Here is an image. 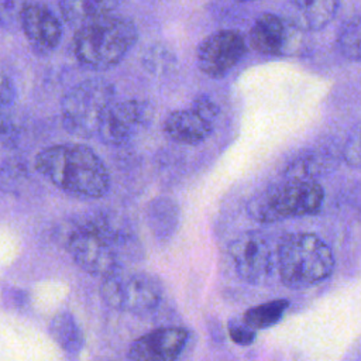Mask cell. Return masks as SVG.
Listing matches in <instances>:
<instances>
[{"label": "cell", "instance_id": "cell-2", "mask_svg": "<svg viewBox=\"0 0 361 361\" xmlns=\"http://www.w3.org/2000/svg\"><path fill=\"white\" fill-rule=\"evenodd\" d=\"M63 244L73 262L94 276H107L121 269L120 248L128 234L102 213L69 221L63 231Z\"/></svg>", "mask_w": 361, "mask_h": 361}, {"label": "cell", "instance_id": "cell-12", "mask_svg": "<svg viewBox=\"0 0 361 361\" xmlns=\"http://www.w3.org/2000/svg\"><path fill=\"white\" fill-rule=\"evenodd\" d=\"M188 340L180 327H161L138 337L128 348L127 357L134 361H171L179 357Z\"/></svg>", "mask_w": 361, "mask_h": 361}, {"label": "cell", "instance_id": "cell-10", "mask_svg": "<svg viewBox=\"0 0 361 361\" xmlns=\"http://www.w3.org/2000/svg\"><path fill=\"white\" fill-rule=\"evenodd\" d=\"M244 37L233 30H220L206 37L197 47L199 69L210 78H221L231 71L245 54Z\"/></svg>", "mask_w": 361, "mask_h": 361}, {"label": "cell", "instance_id": "cell-22", "mask_svg": "<svg viewBox=\"0 0 361 361\" xmlns=\"http://www.w3.org/2000/svg\"><path fill=\"white\" fill-rule=\"evenodd\" d=\"M31 0H0V28H21V17Z\"/></svg>", "mask_w": 361, "mask_h": 361}, {"label": "cell", "instance_id": "cell-11", "mask_svg": "<svg viewBox=\"0 0 361 361\" xmlns=\"http://www.w3.org/2000/svg\"><path fill=\"white\" fill-rule=\"evenodd\" d=\"M300 32L285 17L264 13L254 21L248 39L257 52L281 56L290 55L299 48Z\"/></svg>", "mask_w": 361, "mask_h": 361}, {"label": "cell", "instance_id": "cell-23", "mask_svg": "<svg viewBox=\"0 0 361 361\" xmlns=\"http://www.w3.org/2000/svg\"><path fill=\"white\" fill-rule=\"evenodd\" d=\"M343 158L347 165L353 168H361V126L347 138L343 149Z\"/></svg>", "mask_w": 361, "mask_h": 361}, {"label": "cell", "instance_id": "cell-28", "mask_svg": "<svg viewBox=\"0 0 361 361\" xmlns=\"http://www.w3.org/2000/svg\"><path fill=\"white\" fill-rule=\"evenodd\" d=\"M240 1H255V0H240Z\"/></svg>", "mask_w": 361, "mask_h": 361}, {"label": "cell", "instance_id": "cell-8", "mask_svg": "<svg viewBox=\"0 0 361 361\" xmlns=\"http://www.w3.org/2000/svg\"><path fill=\"white\" fill-rule=\"evenodd\" d=\"M237 275L248 283H264L276 265V248L264 233L248 231L237 237L228 248Z\"/></svg>", "mask_w": 361, "mask_h": 361}, {"label": "cell", "instance_id": "cell-24", "mask_svg": "<svg viewBox=\"0 0 361 361\" xmlns=\"http://www.w3.org/2000/svg\"><path fill=\"white\" fill-rule=\"evenodd\" d=\"M144 62L151 72H162L173 63V55L164 47H155L148 51Z\"/></svg>", "mask_w": 361, "mask_h": 361}, {"label": "cell", "instance_id": "cell-27", "mask_svg": "<svg viewBox=\"0 0 361 361\" xmlns=\"http://www.w3.org/2000/svg\"><path fill=\"white\" fill-rule=\"evenodd\" d=\"M11 130H13L11 117L4 110H0V141L8 137L11 134Z\"/></svg>", "mask_w": 361, "mask_h": 361}, {"label": "cell", "instance_id": "cell-20", "mask_svg": "<svg viewBox=\"0 0 361 361\" xmlns=\"http://www.w3.org/2000/svg\"><path fill=\"white\" fill-rule=\"evenodd\" d=\"M289 307V302L286 299H275L265 303H261L258 306L250 307L244 316L243 320L252 329H268L274 324H276L286 309Z\"/></svg>", "mask_w": 361, "mask_h": 361}, {"label": "cell", "instance_id": "cell-4", "mask_svg": "<svg viewBox=\"0 0 361 361\" xmlns=\"http://www.w3.org/2000/svg\"><path fill=\"white\" fill-rule=\"evenodd\" d=\"M276 268L285 286L303 289L330 276L334 255L316 234L292 233L278 243Z\"/></svg>", "mask_w": 361, "mask_h": 361}, {"label": "cell", "instance_id": "cell-21", "mask_svg": "<svg viewBox=\"0 0 361 361\" xmlns=\"http://www.w3.org/2000/svg\"><path fill=\"white\" fill-rule=\"evenodd\" d=\"M337 49L348 61H361V16L348 18L337 32Z\"/></svg>", "mask_w": 361, "mask_h": 361}, {"label": "cell", "instance_id": "cell-14", "mask_svg": "<svg viewBox=\"0 0 361 361\" xmlns=\"http://www.w3.org/2000/svg\"><path fill=\"white\" fill-rule=\"evenodd\" d=\"M216 121L192 103L188 109L171 111L164 121V131L175 142L197 145L213 133Z\"/></svg>", "mask_w": 361, "mask_h": 361}, {"label": "cell", "instance_id": "cell-18", "mask_svg": "<svg viewBox=\"0 0 361 361\" xmlns=\"http://www.w3.org/2000/svg\"><path fill=\"white\" fill-rule=\"evenodd\" d=\"M331 157L322 152H307L293 161L283 171L285 179H299V180H316L330 168Z\"/></svg>", "mask_w": 361, "mask_h": 361}, {"label": "cell", "instance_id": "cell-5", "mask_svg": "<svg viewBox=\"0 0 361 361\" xmlns=\"http://www.w3.org/2000/svg\"><path fill=\"white\" fill-rule=\"evenodd\" d=\"M323 200L324 190L317 180L283 179L255 195L248 203V213L258 223H275L316 214Z\"/></svg>", "mask_w": 361, "mask_h": 361}, {"label": "cell", "instance_id": "cell-7", "mask_svg": "<svg viewBox=\"0 0 361 361\" xmlns=\"http://www.w3.org/2000/svg\"><path fill=\"white\" fill-rule=\"evenodd\" d=\"M102 279L100 296L116 310L144 316L155 310L161 302V283L151 274L118 269Z\"/></svg>", "mask_w": 361, "mask_h": 361}, {"label": "cell", "instance_id": "cell-3", "mask_svg": "<svg viewBox=\"0 0 361 361\" xmlns=\"http://www.w3.org/2000/svg\"><path fill=\"white\" fill-rule=\"evenodd\" d=\"M137 38V27L130 18L107 14L78 27L73 54L82 66L106 71L124 59Z\"/></svg>", "mask_w": 361, "mask_h": 361}, {"label": "cell", "instance_id": "cell-25", "mask_svg": "<svg viewBox=\"0 0 361 361\" xmlns=\"http://www.w3.org/2000/svg\"><path fill=\"white\" fill-rule=\"evenodd\" d=\"M228 333L231 340L238 345H250L255 340V329L250 327L243 319L230 323Z\"/></svg>", "mask_w": 361, "mask_h": 361}, {"label": "cell", "instance_id": "cell-19", "mask_svg": "<svg viewBox=\"0 0 361 361\" xmlns=\"http://www.w3.org/2000/svg\"><path fill=\"white\" fill-rule=\"evenodd\" d=\"M147 217L149 227L157 237H168L175 231L178 224L176 204L166 197L155 199L149 203Z\"/></svg>", "mask_w": 361, "mask_h": 361}, {"label": "cell", "instance_id": "cell-1", "mask_svg": "<svg viewBox=\"0 0 361 361\" xmlns=\"http://www.w3.org/2000/svg\"><path fill=\"white\" fill-rule=\"evenodd\" d=\"M35 169L62 192L80 199H99L109 192L110 173L87 145L54 144L35 157Z\"/></svg>", "mask_w": 361, "mask_h": 361}, {"label": "cell", "instance_id": "cell-15", "mask_svg": "<svg viewBox=\"0 0 361 361\" xmlns=\"http://www.w3.org/2000/svg\"><path fill=\"white\" fill-rule=\"evenodd\" d=\"M340 0H289L285 18L300 31H319L336 17Z\"/></svg>", "mask_w": 361, "mask_h": 361}, {"label": "cell", "instance_id": "cell-9", "mask_svg": "<svg viewBox=\"0 0 361 361\" xmlns=\"http://www.w3.org/2000/svg\"><path fill=\"white\" fill-rule=\"evenodd\" d=\"M152 118V107L145 100H113L106 109L97 130L99 138L113 147L131 141Z\"/></svg>", "mask_w": 361, "mask_h": 361}, {"label": "cell", "instance_id": "cell-6", "mask_svg": "<svg viewBox=\"0 0 361 361\" xmlns=\"http://www.w3.org/2000/svg\"><path fill=\"white\" fill-rule=\"evenodd\" d=\"M114 100V86L102 78L86 79L71 87L61 100L63 128L78 137L97 135L100 120Z\"/></svg>", "mask_w": 361, "mask_h": 361}, {"label": "cell", "instance_id": "cell-16", "mask_svg": "<svg viewBox=\"0 0 361 361\" xmlns=\"http://www.w3.org/2000/svg\"><path fill=\"white\" fill-rule=\"evenodd\" d=\"M117 6L118 0H59L63 20L76 27L111 14Z\"/></svg>", "mask_w": 361, "mask_h": 361}, {"label": "cell", "instance_id": "cell-13", "mask_svg": "<svg viewBox=\"0 0 361 361\" xmlns=\"http://www.w3.org/2000/svg\"><path fill=\"white\" fill-rule=\"evenodd\" d=\"M21 30L38 54H49L61 42L62 25L58 17L42 3L31 1L21 17Z\"/></svg>", "mask_w": 361, "mask_h": 361}, {"label": "cell", "instance_id": "cell-26", "mask_svg": "<svg viewBox=\"0 0 361 361\" xmlns=\"http://www.w3.org/2000/svg\"><path fill=\"white\" fill-rule=\"evenodd\" d=\"M17 92L11 79L0 72V110L8 109L16 100Z\"/></svg>", "mask_w": 361, "mask_h": 361}, {"label": "cell", "instance_id": "cell-17", "mask_svg": "<svg viewBox=\"0 0 361 361\" xmlns=\"http://www.w3.org/2000/svg\"><path fill=\"white\" fill-rule=\"evenodd\" d=\"M49 331L55 343L68 354H78L83 347V333L78 322L69 312H59L49 324Z\"/></svg>", "mask_w": 361, "mask_h": 361}]
</instances>
